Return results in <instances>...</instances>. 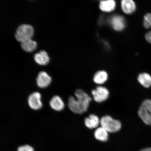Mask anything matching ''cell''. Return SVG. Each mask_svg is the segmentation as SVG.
Wrapping results in <instances>:
<instances>
[{"label":"cell","mask_w":151,"mask_h":151,"mask_svg":"<svg viewBox=\"0 0 151 151\" xmlns=\"http://www.w3.org/2000/svg\"><path fill=\"white\" fill-rule=\"evenodd\" d=\"M75 95L70 96L68 101V107L72 112L77 114H82L87 111L91 98L88 94L81 89L76 91Z\"/></svg>","instance_id":"6da1fadb"},{"label":"cell","mask_w":151,"mask_h":151,"mask_svg":"<svg viewBox=\"0 0 151 151\" xmlns=\"http://www.w3.org/2000/svg\"><path fill=\"white\" fill-rule=\"evenodd\" d=\"M34 34V28L29 24H22L19 26L15 33L16 40L22 42L31 39Z\"/></svg>","instance_id":"7a4b0ae2"},{"label":"cell","mask_w":151,"mask_h":151,"mask_svg":"<svg viewBox=\"0 0 151 151\" xmlns=\"http://www.w3.org/2000/svg\"><path fill=\"white\" fill-rule=\"evenodd\" d=\"M101 127L104 128L108 133H115L119 131L122 124L119 121L114 119L109 116H105L100 120Z\"/></svg>","instance_id":"3957f363"},{"label":"cell","mask_w":151,"mask_h":151,"mask_svg":"<svg viewBox=\"0 0 151 151\" xmlns=\"http://www.w3.org/2000/svg\"><path fill=\"white\" fill-rule=\"evenodd\" d=\"M138 115L143 122L147 125H151V100H145L139 107Z\"/></svg>","instance_id":"277c9868"},{"label":"cell","mask_w":151,"mask_h":151,"mask_svg":"<svg viewBox=\"0 0 151 151\" xmlns=\"http://www.w3.org/2000/svg\"><path fill=\"white\" fill-rule=\"evenodd\" d=\"M28 106L33 110L37 111L41 109L43 106L41 101V95L40 92L35 91L28 96L27 99Z\"/></svg>","instance_id":"5b68a950"},{"label":"cell","mask_w":151,"mask_h":151,"mask_svg":"<svg viewBox=\"0 0 151 151\" xmlns=\"http://www.w3.org/2000/svg\"><path fill=\"white\" fill-rule=\"evenodd\" d=\"M93 99L97 103H101L108 99L109 92L104 87L98 86L96 89L92 90L91 92Z\"/></svg>","instance_id":"8992f818"},{"label":"cell","mask_w":151,"mask_h":151,"mask_svg":"<svg viewBox=\"0 0 151 151\" xmlns=\"http://www.w3.org/2000/svg\"><path fill=\"white\" fill-rule=\"evenodd\" d=\"M52 79L46 72H40L36 78V83L38 87L41 88H46L51 83Z\"/></svg>","instance_id":"52a82bcc"},{"label":"cell","mask_w":151,"mask_h":151,"mask_svg":"<svg viewBox=\"0 0 151 151\" xmlns=\"http://www.w3.org/2000/svg\"><path fill=\"white\" fill-rule=\"evenodd\" d=\"M110 23L112 27L115 31H122L126 27L125 19L120 15H115L111 18Z\"/></svg>","instance_id":"ba28073f"},{"label":"cell","mask_w":151,"mask_h":151,"mask_svg":"<svg viewBox=\"0 0 151 151\" xmlns=\"http://www.w3.org/2000/svg\"><path fill=\"white\" fill-rule=\"evenodd\" d=\"M49 105L52 109L57 112H60L65 108V104L59 96L55 95L50 99Z\"/></svg>","instance_id":"9c48e42d"},{"label":"cell","mask_w":151,"mask_h":151,"mask_svg":"<svg viewBox=\"0 0 151 151\" xmlns=\"http://www.w3.org/2000/svg\"><path fill=\"white\" fill-rule=\"evenodd\" d=\"M121 5L123 12L126 14H133L136 9L135 3L132 0H123Z\"/></svg>","instance_id":"30bf717a"},{"label":"cell","mask_w":151,"mask_h":151,"mask_svg":"<svg viewBox=\"0 0 151 151\" xmlns=\"http://www.w3.org/2000/svg\"><path fill=\"white\" fill-rule=\"evenodd\" d=\"M34 58L37 63L41 65H48L50 61V58L48 54L45 50H41L35 54Z\"/></svg>","instance_id":"8fae6325"},{"label":"cell","mask_w":151,"mask_h":151,"mask_svg":"<svg viewBox=\"0 0 151 151\" xmlns=\"http://www.w3.org/2000/svg\"><path fill=\"white\" fill-rule=\"evenodd\" d=\"M116 7V3L113 0H107L100 1L99 7L103 12H110L114 10Z\"/></svg>","instance_id":"7c38bea8"},{"label":"cell","mask_w":151,"mask_h":151,"mask_svg":"<svg viewBox=\"0 0 151 151\" xmlns=\"http://www.w3.org/2000/svg\"><path fill=\"white\" fill-rule=\"evenodd\" d=\"M84 123L87 127L90 129H93L99 126L100 120L96 115L91 114L85 119Z\"/></svg>","instance_id":"4fadbf2b"},{"label":"cell","mask_w":151,"mask_h":151,"mask_svg":"<svg viewBox=\"0 0 151 151\" xmlns=\"http://www.w3.org/2000/svg\"><path fill=\"white\" fill-rule=\"evenodd\" d=\"M94 135L96 139L98 140L106 142L108 140V132L102 127L97 128L94 132Z\"/></svg>","instance_id":"5bb4252c"},{"label":"cell","mask_w":151,"mask_h":151,"mask_svg":"<svg viewBox=\"0 0 151 151\" xmlns=\"http://www.w3.org/2000/svg\"><path fill=\"white\" fill-rule=\"evenodd\" d=\"M108 78L106 72L101 70L97 72L94 75L93 80L94 83L98 84H102L106 82Z\"/></svg>","instance_id":"9a60e30c"},{"label":"cell","mask_w":151,"mask_h":151,"mask_svg":"<svg viewBox=\"0 0 151 151\" xmlns=\"http://www.w3.org/2000/svg\"><path fill=\"white\" fill-rule=\"evenodd\" d=\"M137 80L139 83L145 88H149L151 86V76L148 73H140L138 76Z\"/></svg>","instance_id":"2e32d148"},{"label":"cell","mask_w":151,"mask_h":151,"mask_svg":"<svg viewBox=\"0 0 151 151\" xmlns=\"http://www.w3.org/2000/svg\"><path fill=\"white\" fill-rule=\"evenodd\" d=\"M37 43L31 39L28 40L21 43V46L22 50L27 52H32L37 48Z\"/></svg>","instance_id":"e0dca14e"},{"label":"cell","mask_w":151,"mask_h":151,"mask_svg":"<svg viewBox=\"0 0 151 151\" xmlns=\"http://www.w3.org/2000/svg\"><path fill=\"white\" fill-rule=\"evenodd\" d=\"M143 24L145 28L146 29L151 28V13H148L145 15Z\"/></svg>","instance_id":"ac0fdd59"},{"label":"cell","mask_w":151,"mask_h":151,"mask_svg":"<svg viewBox=\"0 0 151 151\" xmlns=\"http://www.w3.org/2000/svg\"><path fill=\"white\" fill-rule=\"evenodd\" d=\"M17 151H34L32 147L29 145H26L18 147Z\"/></svg>","instance_id":"d6986e66"},{"label":"cell","mask_w":151,"mask_h":151,"mask_svg":"<svg viewBox=\"0 0 151 151\" xmlns=\"http://www.w3.org/2000/svg\"><path fill=\"white\" fill-rule=\"evenodd\" d=\"M145 37L147 42L151 43V31L145 34Z\"/></svg>","instance_id":"ffe728a7"},{"label":"cell","mask_w":151,"mask_h":151,"mask_svg":"<svg viewBox=\"0 0 151 151\" xmlns=\"http://www.w3.org/2000/svg\"><path fill=\"white\" fill-rule=\"evenodd\" d=\"M140 151H151V148L143 149Z\"/></svg>","instance_id":"44dd1931"}]
</instances>
